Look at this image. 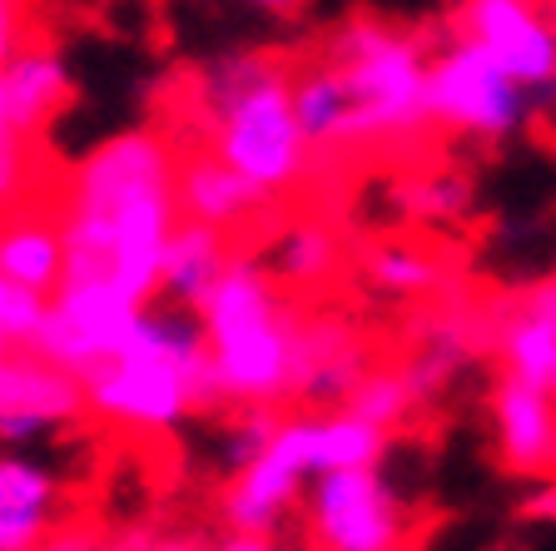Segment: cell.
<instances>
[{
	"label": "cell",
	"instance_id": "6da1fadb",
	"mask_svg": "<svg viewBox=\"0 0 556 551\" xmlns=\"http://www.w3.org/2000/svg\"><path fill=\"white\" fill-rule=\"evenodd\" d=\"M179 154L169 129H125L75 160L55 204L65 274H100L139 303L160 293V259L179 224Z\"/></svg>",
	"mask_w": 556,
	"mask_h": 551
},
{
	"label": "cell",
	"instance_id": "7a4b0ae2",
	"mask_svg": "<svg viewBox=\"0 0 556 551\" xmlns=\"http://www.w3.org/2000/svg\"><path fill=\"white\" fill-rule=\"evenodd\" d=\"M185 95L189 115L174 139L199 135V145L233 164L268 204L308 184L313 150L293 115V60L274 50H229L204 60Z\"/></svg>",
	"mask_w": 556,
	"mask_h": 551
},
{
	"label": "cell",
	"instance_id": "3957f363",
	"mask_svg": "<svg viewBox=\"0 0 556 551\" xmlns=\"http://www.w3.org/2000/svg\"><path fill=\"white\" fill-rule=\"evenodd\" d=\"M393 448V433L372 427L353 408H299L278 413L264 448L224 477L219 492V527L224 547H278L289 541L299 522L303 492L318 472L353 467V462H382Z\"/></svg>",
	"mask_w": 556,
	"mask_h": 551
},
{
	"label": "cell",
	"instance_id": "277c9868",
	"mask_svg": "<svg viewBox=\"0 0 556 551\" xmlns=\"http://www.w3.org/2000/svg\"><path fill=\"white\" fill-rule=\"evenodd\" d=\"M85 417L129 437H169L199 413L214 408L208 388L204 323L194 309L150 299L139 309L125 348L85 373Z\"/></svg>",
	"mask_w": 556,
	"mask_h": 551
},
{
	"label": "cell",
	"instance_id": "5b68a950",
	"mask_svg": "<svg viewBox=\"0 0 556 551\" xmlns=\"http://www.w3.org/2000/svg\"><path fill=\"white\" fill-rule=\"evenodd\" d=\"M214 408H283L293 402L303 299L268 274L258 253H233L224 278L199 303Z\"/></svg>",
	"mask_w": 556,
	"mask_h": 551
},
{
	"label": "cell",
	"instance_id": "8992f818",
	"mask_svg": "<svg viewBox=\"0 0 556 551\" xmlns=\"http://www.w3.org/2000/svg\"><path fill=\"white\" fill-rule=\"evenodd\" d=\"M353 110V154L407 150L428 135V60L432 40L388 15H348L324 35Z\"/></svg>",
	"mask_w": 556,
	"mask_h": 551
},
{
	"label": "cell",
	"instance_id": "52a82bcc",
	"mask_svg": "<svg viewBox=\"0 0 556 551\" xmlns=\"http://www.w3.org/2000/svg\"><path fill=\"white\" fill-rule=\"evenodd\" d=\"M299 541L324 551H397L417 537V512L382 462L318 472L299 506Z\"/></svg>",
	"mask_w": 556,
	"mask_h": 551
},
{
	"label": "cell",
	"instance_id": "ba28073f",
	"mask_svg": "<svg viewBox=\"0 0 556 551\" xmlns=\"http://www.w3.org/2000/svg\"><path fill=\"white\" fill-rule=\"evenodd\" d=\"M542 115V104L511 80L497 60L452 30L447 46H432L428 60V125L452 139L502 145Z\"/></svg>",
	"mask_w": 556,
	"mask_h": 551
},
{
	"label": "cell",
	"instance_id": "9c48e42d",
	"mask_svg": "<svg viewBox=\"0 0 556 551\" xmlns=\"http://www.w3.org/2000/svg\"><path fill=\"white\" fill-rule=\"evenodd\" d=\"M144 303L100 274H65L46 299V323L35 334V353L70 367L75 378L94 373L104 358L125 348Z\"/></svg>",
	"mask_w": 556,
	"mask_h": 551
},
{
	"label": "cell",
	"instance_id": "30bf717a",
	"mask_svg": "<svg viewBox=\"0 0 556 551\" xmlns=\"http://www.w3.org/2000/svg\"><path fill=\"white\" fill-rule=\"evenodd\" d=\"M452 30L497 60L536 104L556 100V5L552 0H463Z\"/></svg>",
	"mask_w": 556,
	"mask_h": 551
},
{
	"label": "cell",
	"instance_id": "8fae6325",
	"mask_svg": "<svg viewBox=\"0 0 556 551\" xmlns=\"http://www.w3.org/2000/svg\"><path fill=\"white\" fill-rule=\"evenodd\" d=\"M492 353V303H472V299H432L428 313L413 328V348L403 363L407 383L417 388V398L432 402L452 388V378H463L477 358Z\"/></svg>",
	"mask_w": 556,
	"mask_h": 551
},
{
	"label": "cell",
	"instance_id": "7c38bea8",
	"mask_svg": "<svg viewBox=\"0 0 556 551\" xmlns=\"http://www.w3.org/2000/svg\"><path fill=\"white\" fill-rule=\"evenodd\" d=\"M486 437L502 472L532 483L556 472V388L502 373L486 388Z\"/></svg>",
	"mask_w": 556,
	"mask_h": 551
},
{
	"label": "cell",
	"instance_id": "4fadbf2b",
	"mask_svg": "<svg viewBox=\"0 0 556 551\" xmlns=\"http://www.w3.org/2000/svg\"><path fill=\"white\" fill-rule=\"evenodd\" d=\"M85 417V383L35 348L11 353L0 388V448H35Z\"/></svg>",
	"mask_w": 556,
	"mask_h": 551
},
{
	"label": "cell",
	"instance_id": "5bb4252c",
	"mask_svg": "<svg viewBox=\"0 0 556 551\" xmlns=\"http://www.w3.org/2000/svg\"><path fill=\"white\" fill-rule=\"evenodd\" d=\"M492 358L502 373L556 388V274H536L507 299H492Z\"/></svg>",
	"mask_w": 556,
	"mask_h": 551
},
{
	"label": "cell",
	"instance_id": "9a60e30c",
	"mask_svg": "<svg viewBox=\"0 0 556 551\" xmlns=\"http://www.w3.org/2000/svg\"><path fill=\"white\" fill-rule=\"evenodd\" d=\"M378 363L368 338L338 313H308L299 323V367H293V402L299 408H333L358 388V378Z\"/></svg>",
	"mask_w": 556,
	"mask_h": 551
},
{
	"label": "cell",
	"instance_id": "2e32d148",
	"mask_svg": "<svg viewBox=\"0 0 556 551\" xmlns=\"http://www.w3.org/2000/svg\"><path fill=\"white\" fill-rule=\"evenodd\" d=\"M70 95H75V80H70L65 55L30 35L0 65V135L46 139V129L60 120Z\"/></svg>",
	"mask_w": 556,
	"mask_h": 551
},
{
	"label": "cell",
	"instance_id": "e0dca14e",
	"mask_svg": "<svg viewBox=\"0 0 556 551\" xmlns=\"http://www.w3.org/2000/svg\"><path fill=\"white\" fill-rule=\"evenodd\" d=\"M65 522V477L50 462L0 452V551H35Z\"/></svg>",
	"mask_w": 556,
	"mask_h": 551
},
{
	"label": "cell",
	"instance_id": "ac0fdd59",
	"mask_svg": "<svg viewBox=\"0 0 556 551\" xmlns=\"http://www.w3.org/2000/svg\"><path fill=\"white\" fill-rule=\"evenodd\" d=\"M264 209L268 199L233 164H224L204 145H185V154H179V214L239 239L243 229H254Z\"/></svg>",
	"mask_w": 556,
	"mask_h": 551
},
{
	"label": "cell",
	"instance_id": "d6986e66",
	"mask_svg": "<svg viewBox=\"0 0 556 551\" xmlns=\"http://www.w3.org/2000/svg\"><path fill=\"white\" fill-rule=\"evenodd\" d=\"M268 264V274L289 288L293 299H313L343 278L348 268V243L333 224L324 218H293L268 239V249L258 253Z\"/></svg>",
	"mask_w": 556,
	"mask_h": 551
},
{
	"label": "cell",
	"instance_id": "ffe728a7",
	"mask_svg": "<svg viewBox=\"0 0 556 551\" xmlns=\"http://www.w3.org/2000/svg\"><path fill=\"white\" fill-rule=\"evenodd\" d=\"M239 253L233 234L214 229V224H199V218L179 214V224L169 229V243H164L160 259V293L154 299L185 303V309L199 313V303L208 299V288L224 278L229 259Z\"/></svg>",
	"mask_w": 556,
	"mask_h": 551
},
{
	"label": "cell",
	"instance_id": "44dd1931",
	"mask_svg": "<svg viewBox=\"0 0 556 551\" xmlns=\"http://www.w3.org/2000/svg\"><path fill=\"white\" fill-rule=\"evenodd\" d=\"M358 278L368 299L393 309L432 303L447 293V264L417 239H382L372 249H358Z\"/></svg>",
	"mask_w": 556,
	"mask_h": 551
},
{
	"label": "cell",
	"instance_id": "7402d4cb",
	"mask_svg": "<svg viewBox=\"0 0 556 551\" xmlns=\"http://www.w3.org/2000/svg\"><path fill=\"white\" fill-rule=\"evenodd\" d=\"M0 274L35 288V293H50L65 278L60 214H46V204H25L0 218Z\"/></svg>",
	"mask_w": 556,
	"mask_h": 551
},
{
	"label": "cell",
	"instance_id": "603a6c76",
	"mask_svg": "<svg viewBox=\"0 0 556 551\" xmlns=\"http://www.w3.org/2000/svg\"><path fill=\"white\" fill-rule=\"evenodd\" d=\"M477 204V189L463 170H417V174H403L397 184V209H403L413 224H428V229H452L463 224Z\"/></svg>",
	"mask_w": 556,
	"mask_h": 551
},
{
	"label": "cell",
	"instance_id": "cb8c5ba5",
	"mask_svg": "<svg viewBox=\"0 0 556 551\" xmlns=\"http://www.w3.org/2000/svg\"><path fill=\"white\" fill-rule=\"evenodd\" d=\"M343 408H353V413L368 417V423L382 427V433H397V427L413 423L428 402L417 398V388L407 383L403 363H372L358 378V388L343 398Z\"/></svg>",
	"mask_w": 556,
	"mask_h": 551
},
{
	"label": "cell",
	"instance_id": "d4e9b609",
	"mask_svg": "<svg viewBox=\"0 0 556 551\" xmlns=\"http://www.w3.org/2000/svg\"><path fill=\"white\" fill-rule=\"evenodd\" d=\"M40 139H15L0 135V218L15 214L25 204H40Z\"/></svg>",
	"mask_w": 556,
	"mask_h": 551
},
{
	"label": "cell",
	"instance_id": "484cf974",
	"mask_svg": "<svg viewBox=\"0 0 556 551\" xmlns=\"http://www.w3.org/2000/svg\"><path fill=\"white\" fill-rule=\"evenodd\" d=\"M46 299L50 293H35V288L0 274V348H5V353L35 348V334H40V323H46Z\"/></svg>",
	"mask_w": 556,
	"mask_h": 551
},
{
	"label": "cell",
	"instance_id": "4316f807",
	"mask_svg": "<svg viewBox=\"0 0 556 551\" xmlns=\"http://www.w3.org/2000/svg\"><path fill=\"white\" fill-rule=\"evenodd\" d=\"M35 0H0V65L30 40Z\"/></svg>",
	"mask_w": 556,
	"mask_h": 551
},
{
	"label": "cell",
	"instance_id": "83f0119b",
	"mask_svg": "<svg viewBox=\"0 0 556 551\" xmlns=\"http://www.w3.org/2000/svg\"><path fill=\"white\" fill-rule=\"evenodd\" d=\"M521 522H532V527H556V472L527 483V492H521Z\"/></svg>",
	"mask_w": 556,
	"mask_h": 551
},
{
	"label": "cell",
	"instance_id": "f1b7e54d",
	"mask_svg": "<svg viewBox=\"0 0 556 551\" xmlns=\"http://www.w3.org/2000/svg\"><path fill=\"white\" fill-rule=\"evenodd\" d=\"M254 15H268V21H293V15H303L313 5V0H243Z\"/></svg>",
	"mask_w": 556,
	"mask_h": 551
},
{
	"label": "cell",
	"instance_id": "f546056e",
	"mask_svg": "<svg viewBox=\"0 0 556 551\" xmlns=\"http://www.w3.org/2000/svg\"><path fill=\"white\" fill-rule=\"evenodd\" d=\"M428 5H438V11H457L463 0H428Z\"/></svg>",
	"mask_w": 556,
	"mask_h": 551
},
{
	"label": "cell",
	"instance_id": "4dcf8cb0",
	"mask_svg": "<svg viewBox=\"0 0 556 551\" xmlns=\"http://www.w3.org/2000/svg\"><path fill=\"white\" fill-rule=\"evenodd\" d=\"M552 5H556V0H552Z\"/></svg>",
	"mask_w": 556,
	"mask_h": 551
}]
</instances>
